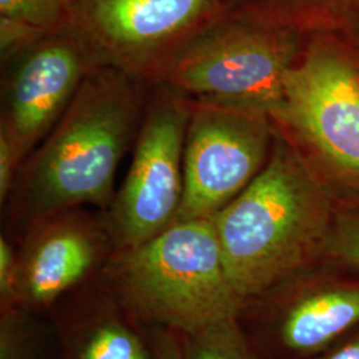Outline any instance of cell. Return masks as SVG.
I'll return each mask as SVG.
<instances>
[{
	"label": "cell",
	"mask_w": 359,
	"mask_h": 359,
	"mask_svg": "<svg viewBox=\"0 0 359 359\" xmlns=\"http://www.w3.org/2000/svg\"><path fill=\"white\" fill-rule=\"evenodd\" d=\"M19 308L48 310L65 295L100 274L115 252L102 216L83 208L29 225L20 236Z\"/></svg>",
	"instance_id": "cell-10"
},
{
	"label": "cell",
	"mask_w": 359,
	"mask_h": 359,
	"mask_svg": "<svg viewBox=\"0 0 359 359\" xmlns=\"http://www.w3.org/2000/svg\"><path fill=\"white\" fill-rule=\"evenodd\" d=\"M154 359H184L179 334L154 327L149 333Z\"/></svg>",
	"instance_id": "cell-20"
},
{
	"label": "cell",
	"mask_w": 359,
	"mask_h": 359,
	"mask_svg": "<svg viewBox=\"0 0 359 359\" xmlns=\"http://www.w3.org/2000/svg\"><path fill=\"white\" fill-rule=\"evenodd\" d=\"M255 302L276 346L293 357L318 355L359 326V280L308 270Z\"/></svg>",
	"instance_id": "cell-11"
},
{
	"label": "cell",
	"mask_w": 359,
	"mask_h": 359,
	"mask_svg": "<svg viewBox=\"0 0 359 359\" xmlns=\"http://www.w3.org/2000/svg\"><path fill=\"white\" fill-rule=\"evenodd\" d=\"M23 308L0 310V359H50L48 332Z\"/></svg>",
	"instance_id": "cell-14"
},
{
	"label": "cell",
	"mask_w": 359,
	"mask_h": 359,
	"mask_svg": "<svg viewBox=\"0 0 359 359\" xmlns=\"http://www.w3.org/2000/svg\"><path fill=\"white\" fill-rule=\"evenodd\" d=\"M325 255L359 270V209L335 210Z\"/></svg>",
	"instance_id": "cell-17"
},
{
	"label": "cell",
	"mask_w": 359,
	"mask_h": 359,
	"mask_svg": "<svg viewBox=\"0 0 359 359\" xmlns=\"http://www.w3.org/2000/svg\"><path fill=\"white\" fill-rule=\"evenodd\" d=\"M335 208L292 140L274 137L269 158L213 217L228 278L243 309L325 256Z\"/></svg>",
	"instance_id": "cell-2"
},
{
	"label": "cell",
	"mask_w": 359,
	"mask_h": 359,
	"mask_svg": "<svg viewBox=\"0 0 359 359\" xmlns=\"http://www.w3.org/2000/svg\"><path fill=\"white\" fill-rule=\"evenodd\" d=\"M269 116L192 103L176 221L213 218L256 179L273 147Z\"/></svg>",
	"instance_id": "cell-8"
},
{
	"label": "cell",
	"mask_w": 359,
	"mask_h": 359,
	"mask_svg": "<svg viewBox=\"0 0 359 359\" xmlns=\"http://www.w3.org/2000/svg\"><path fill=\"white\" fill-rule=\"evenodd\" d=\"M151 84L115 65H95L74 100L19 170L6 203L8 229L22 236L52 215L105 210L120 161L133 147Z\"/></svg>",
	"instance_id": "cell-1"
},
{
	"label": "cell",
	"mask_w": 359,
	"mask_h": 359,
	"mask_svg": "<svg viewBox=\"0 0 359 359\" xmlns=\"http://www.w3.org/2000/svg\"><path fill=\"white\" fill-rule=\"evenodd\" d=\"M191 102L151 84L124 182L103 210L115 250L149 241L176 222L184 196V145Z\"/></svg>",
	"instance_id": "cell-5"
},
{
	"label": "cell",
	"mask_w": 359,
	"mask_h": 359,
	"mask_svg": "<svg viewBox=\"0 0 359 359\" xmlns=\"http://www.w3.org/2000/svg\"><path fill=\"white\" fill-rule=\"evenodd\" d=\"M317 357V359H359V332L348 339L337 342Z\"/></svg>",
	"instance_id": "cell-21"
},
{
	"label": "cell",
	"mask_w": 359,
	"mask_h": 359,
	"mask_svg": "<svg viewBox=\"0 0 359 359\" xmlns=\"http://www.w3.org/2000/svg\"><path fill=\"white\" fill-rule=\"evenodd\" d=\"M184 359H258L238 321L193 335H179Z\"/></svg>",
	"instance_id": "cell-15"
},
{
	"label": "cell",
	"mask_w": 359,
	"mask_h": 359,
	"mask_svg": "<svg viewBox=\"0 0 359 359\" xmlns=\"http://www.w3.org/2000/svg\"><path fill=\"white\" fill-rule=\"evenodd\" d=\"M302 32L226 15L196 35L156 75L192 103L273 116L287 71L302 55Z\"/></svg>",
	"instance_id": "cell-4"
},
{
	"label": "cell",
	"mask_w": 359,
	"mask_h": 359,
	"mask_svg": "<svg viewBox=\"0 0 359 359\" xmlns=\"http://www.w3.org/2000/svg\"><path fill=\"white\" fill-rule=\"evenodd\" d=\"M0 18L48 34L69 26V0H0Z\"/></svg>",
	"instance_id": "cell-16"
},
{
	"label": "cell",
	"mask_w": 359,
	"mask_h": 359,
	"mask_svg": "<svg viewBox=\"0 0 359 359\" xmlns=\"http://www.w3.org/2000/svg\"><path fill=\"white\" fill-rule=\"evenodd\" d=\"M226 15L228 0H69V25L99 62L149 84L188 41Z\"/></svg>",
	"instance_id": "cell-6"
},
{
	"label": "cell",
	"mask_w": 359,
	"mask_h": 359,
	"mask_svg": "<svg viewBox=\"0 0 359 359\" xmlns=\"http://www.w3.org/2000/svg\"><path fill=\"white\" fill-rule=\"evenodd\" d=\"M99 59L69 26L43 35L1 62L0 133L23 163L60 120Z\"/></svg>",
	"instance_id": "cell-9"
},
{
	"label": "cell",
	"mask_w": 359,
	"mask_h": 359,
	"mask_svg": "<svg viewBox=\"0 0 359 359\" xmlns=\"http://www.w3.org/2000/svg\"><path fill=\"white\" fill-rule=\"evenodd\" d=\"M229 13L290 27L359 29V0H228Z\"/></svg>",
	"instance_id": "cell-13"
},
{
	"label": "cell",
	"mask_w": 359,
	"mask_h": 359,
	"mask_svg": "<svg viewBox=\"0 0 359 359\" xmlns=\"http://www.w3.org/2000/svg\"><path fill=\"white\" fill-rule=\"evenodd\" d=\"M102 289L65 313L57 326L62 359H154L149 337Z\"/></svg>",
	"instance_id": "cell-12"
},
{
	"label": "cell",
	"mask_w": 359,
	"mask_h": 359,
	"mask_svg": "<svg viewBox=\"0 0 359 359\" xmlns=\"http://www.w3.org/2000/svg\"><path fill=\"white\" fill-rule=\"evenodd\" d=\"M102 289L135 321L193 335L238 321L213 218L176 221L144 244L115 250Z\"/></svg>",
	"instance_id": "cell-3"
},
{
	"label": "cell",
	"mask_w": 359,
	"mask_h": 359,
	"mask_svg": "<svg viewBox=\"0 0 359 359\" xmlns=\"http://www.w3.org/2000/svg\"><path fill=\"white\" fill-rule=\"evenodd\" d=\"M19 306L18 249L4 234L0 237V310Z\"/></svg>",
	"instance_id": "cell-18"
},
{
	"label": "cell",
	"mask_w": 359,
	"mask_h": 359,
	"mask_svg": "<svg viewBox=\"0 0 359 359\" xmlns=\"http://www.w3.org/2000/svg\"><path fill=\"white\" fill-rule=\"evenodd\" d=\"M34 27L15 22L7 18H0V53L1 62L10 59L18 52L25 50L29 44L46 35ZM50 34V32H48Z\"/></svg>",
	"instance_id": "cell-19"
},
{
	"label": "cell",
	"mask_w": 359,
	"mask_h": 359,
	"mask_svg": "<svg viewBox=\"0 0 359 359\" xmlns=\"http://www.w3.org/2000/svg\"><path fill=\"white\" fill-rule=\"evenodd\" d=\"M271 121L316 154L335 179L359 188V75L330 43L310 41L287 71L283 104Z\"/></svg>",
	"instance_id": "cell-7"
}]
</instances>
